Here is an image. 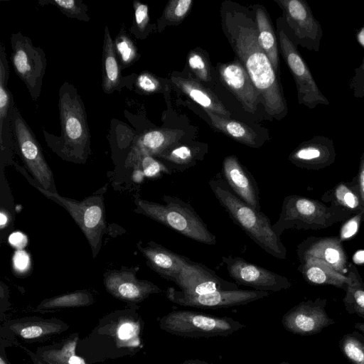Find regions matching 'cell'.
<instances>
[{"label": "cell", "instance_id": "6da1fadb", "mask_svg": "<svg viewBox=\"0 0 364 364\" xmlns=\"http://www.w3.org/2000/svg\"><path fill=\"white\" fill-rule=\"evenodd\" d=\"M225 4V3L224 2ZM223 32L261 96L267 113L283 119L288 109L277 73L260 47L256 22L242 8L223 5Z\"/></svg>", "mask_w": 364, "mask_h": 364}, {"label": "cell", "instance_id": "7a4b0ae2", "mask_svg": "<svg viewBox=\"0 0 364 364\" xmlns=\"http://www.w3.org/2000/svg\"><path fill=\"white\" fill-rule=\"evenodd\" d=\"M138 309V306H128L100 318L90 333L80 338L77 354L89 364L136 354L144 346V328Z\"/></svg>", "mask_w": 364, "mask_h": 364}, {"label": "cell", "instance_id": "3957f363", "mask_svg": "<svg viewBox=\"0 0 364 364\" xmlns=\"http://www.w3.org/2000/svg\"><path fill=\"white\" fill-rule=\"evenodd\" d=\"M60 135L45 129L43 133L50 149L65 161L85 164L91 154V135L85 105L75 87L64 82L58 93Z\"/></svg>", "mask_w": 364, "mask_h": 364}, {"label": "cell", "instance_id": "277c9868", "mask_svg": "<svg viewBox=\"0 0 364 364\" xmlns=\"http://www.w3.org/2000/svg\"><path fill=\"white\" fill-rule=\"evenodd\" d=\"M208 184L219 203L247 236L270 255L278 259L285 258L286 248L264 213L256 210L237 197L221 177L212 178Z\"/></svg>", "mask_w": 364, "mask_h": 364}, {"label": "cell", "instance_id": "5b68a950", "mask_svg": "<svg viewBox=\"0 0 364 364\" xmlns=\"http://www.w3.org/2000/svg\"><path fill=\"white\" fill-rule=\"evenodd\" d=\"M164 204L135 200V212L142 214L196 242L213 245L216 237L192 206L181 199L164 196Z\"/></svg>", "mask_w": 364, "mask_h": 364}, {"label": "cell", "instance_id": "8992f818", "mask_svg": "<svg viewBox=\"0 0 364 364\" xmlns=\"http://www.w3.org/2000/svg\"><path fill=\"white\" fill-rule=\"evenodd\" d=\"M16 167L26 176L28 181L46 198L63 206L72 216L85 235L95 258L102 245L103 235L106 230L104 196L102 193L95 194L78 201L59 195L41 188L18 165Z\"/></svg>", "mask_w": 364, "mask_h": 364}, {"label": "cell", "instance_id": "52a82bcc", "mask_svg": "<svg viewBox=\"0 0 364 364\" xmlns=\"http://www.w3.org/2000/svg\"><path fill=\"white\" fill-rule=\"evenodd\" d=\"M161 330L181 337H224L244 328L239 321L189 310H174L159 319Z\"/></svg>", "mask_w": 364, "mask_h": 364}, {"label": "cell", "instance_id": "ba28073f", "mask_svg": "<svg viewBox=\"0 0 364 364\" xmlns=\"http://www.w3.org/2000/svg\"><path fill=\"white\" fill-rule=\"evenodd\" d=\"M14 148L28 169L33 178L43 189L55 193L53 172L30 126L16 106L12 114Z\"/></svg>", "mask_w": 364, "mask_h": 364}, {"label": "cell", "instance_id": "9c48e42d", "mask_svg": "<svg viewBox=\"0 0 364 364\" xmlns=\"http://www.w3.org/2000/svg\"><path fill=\"white\" fill-rule=\"evenodd\" d=\"M10 41L12 49L10 59L14 70L26 86L31 99L36 101L41 92L46 70V53L19 31L12 33Z\"/></svg>", "mask_w": 364, "mask_h": 364}, {"label": "cell", "instance_id": "30bf717a", "mask_svg": "<svg viewBox=\"0 0 364 364\" xmlns=\"http://www.w3.org/2000/svg\"><path fill=\"white\" fill-rule=\"evenodd\" d=\"M278 41L283 58L296 83L299 104L311 109L320 105H328V100L319 89L295 43L284 29L279 30Z\"/></svg>", "mask_w": 364, "mask_h": 364}, {"label": "cell", "instance_id": "8fae6325", "mask_svg": "<svg viewBox=\"0 0 364 364\" xmlns=\"http://www.w3.org/2000/svg\"><path fill=\"white\" fill-rule=\"evenodd\" d=\"M282 9L294 42L309 51L318 52L323 35L320 22L304 0H274Z\"/></svg>", "mask_w": 364, "mask_h": 364}, {"label": "cell", "instance_id": "7c38bea8", "mask_svg": "<svg viewBox=\"0 0 364 364\" xmlns=\"http://www.w3.org/2000/svg\"><path fill=\"white\" fill-rule=\"evenodd\" d=\"M171 302L188 307L200 309H220L245 305L265 298L269 292L258 290L216 291L204 294H188L173 287L166 291Z\"/></svg>", "mask_w": 364, "mask_h": 364}, {"label": "cell", "instance_id": "4fadbf2b", "mask_svg": "<svg viewBox=\"0 0 364 364\" xmlns=\"http://www.w3.org/2000/svg\"><path fill=\"white\" fill-rule=\"evenodd\" d=\"M69 328V325L58 318L26 316L9 320L0 327V338L13 345L21 341L44 342Z\"/></svg>", "mask_w": 364, "mask_h": 364}, {"label": "cell", "instance_id": "5bb4252c", "mask_svg": "<svg viewBox=\"0 0 364 364\" xmlns=\"http://www.w3.org/2000/svg\"><path fill=\"white\" fill-rule=\"evenodd\" d=\"M138 267L107 270L103 276L107 291L113 297L128 306H135L150 295L158 294L161 289L153 282L137 278Z\"/></svg>", "mask_w": 364, "mask_h": 364}, {"label": "cell", "instance_id": "9a60e30c", "mask_svg": "<svg viewBox=\"0 0 364 364\" xmlns=\"http://www.w3.org/2000/svg\"><path fill=\"white\" fill-rule=\"evenodd\" d=\"M230 277L237 284L252 287L255 290L279 291L287 289L291 283L284 277L250 263L242 257H222Z\"/></svg>", "mask_w": 364, "mask_h": 364}, {"label": "cell", "instance_id": "2e32d148", "mask_svg": "<svg viewBox=\"0 0 364 364\" xmlns=\"http://www.w3.org/2000/svg\"><path fill=\"white\" fill-rule=\"evenodd\" d=\"M325 306L324 300L302 301L282 316V324L287 331L294 334L310 336L318 333L335 323L328 316Z\"/></svg>", "mask_w": 364, "mask_h": 364}, {"label": "cell", "instance_id": "e0dca14e", "mask_svg": "<svg viewBox=\"0 0 364 364\" xmlns=\"http://www.w3.org/2000/svg\"><path fill=\"white\" fill-rule=\"evenodd\" d=\"M173 282L180 287L181 291L188 294L239 289L236 283L223 279L205 265L195 262L186 257Z\"/></svg>", "mask_w": 364, "mask_h": 364}, {"label": "cell", "instance_id": "ac0fdd59", "mask_svg": "<svg viewBox=\"0 0 364 364\" xmlns=\"http://www.w3.org/2000/svg\"><path fill=\"white\" fill-rule=\"evenodd\" d=\"M220 81L238 100L243 109L255 113L261 96L245 67L238 60L218 66Z\"/></svg>", "mask_w": 364, "mask_h": 364}, {"label": "cell", "instance_id": "d6986e66", "mask_svg": "<svg viewBox=\"0 0 364 364\" xmlns=\"http://www.w3.org/2000/svg\"><path fill=\"white\" fill-rule=\"evenodd\" d=\"M184 135L182 130L157 129L144 132L133 143L125 161V167L133 168L144 155L157 157L179 144Z\"/></svg>", "mask_w": 364, "mask_h": 364}, {"label": "cell", "instance_id": "ffe728a7", "mask_svg": "<svg viewBox=\"0 0 364 364\" xmlns=\"http://www.w3.org/2000/svg\"><path fill=\"white\" fill-rule=\"evenodd\" d=\"M223 173L232 192L247 205L260 211L259 193L256 181L235 156L224 159Z\"/></svg>", "mask_w": 364, "mask_h": 364}, {"label": "cell", "instance_id": "44dd1931", "mask_svg": "<svg viewBox=\"0 0 364 364\" xmlns=\"http://www.w3.org/2000/svg\"><path fill=\"white\" fill-rule=\"evenodd\" d=\"M5 47L0 43V148L1 155L14 148L11 129L14 105V97L8 88L9 65Z\"/></svg>", "mask_w": 364, "mask_h": 364}, {"label": "cell", "instance_id": "7402d4cb", "mask_svg": "<svg viewBox=\"0 0 364 364\" xmlns=\"http://www.w3.org/2000/svg\"><path fill=\"white\" fill-rule=\"evenodd\" d=\"M122 67L117 57L114 40L106 26L104 30V41L102 55V87L106 94L120 90L122 87L132 85L135 75L127 77L122 75Z\"/></svg>", "mask_w": 364, "mask_h": 364}, {"label": "cell", "instance_id": "603a6c76", "mask_svg": "<svg viewBox=\"0 0 364 364\" xmlns=\"http://www.w3.org/2000/svg\"><path fill=\"white\" fill-rule=\"evenodd\" d=\"M137 247L151 269L161 277L174 281L184 264L186 257L178 255L154 241L149 242L145 246L140 242Z\"/></svg>", "mask_w": 364, "mask_h": 364}, {"label": "cell", "instance_id": "cb8c5ba5", "mask_svg": "<svg viewBox=\"0 0 364 364\" xmlns=\"http://www.w3.org/2000/svg\"><path fill=\"white\" fill-rule=\"evenodd\" d=\"M171 80L176 87L200 105L203 109L209 110L222 117L230 119V112L218 97L197 79L173 72L171 75Z\"/></svg>", "mask_w": 364, "mask_h": 364}, {"label": "cell", "instance_id": "d4e9b609", "mask_svg": "<svg viewBox=\"0 0 364 364\" xmlns=\"http://www.w3.org/2000/svg\"><path fill=\"white\" fill-rule=\"evenodd\" d=\"M333 141L324 136H315L299 145L289 160L297 166H313L331 163L335 158Z\"/></svg>", "mask_w": 364, "mask_h": 364}, {"label": "cell", "instance_id": "484cf974", "mask_svg": "<svg viewBox=\"0 0 364 364\" xmlns=\"http://www.w3.org/2000/svg\"><path fill=\"white\" fill-rule=\"evenodd\" d=\"M79 340V333H73L58 342L38 347L34 353L45 364H89L76 353Z\"/></svg>", "mask_w": 364, "mask_h": 364}, {"label": "cell", "instance_id": "4316f807", "mask_svg": "<svg viewBox=\"0 0 364 364\" xmlns=\"http://www.w3.org/2000/svg\"><path fill=\"white\" fill-rule=\"evenodd\" d=\"M255 22L258 41L271 61L274 70L279 72V50L277 37L271 21L263 6H257L255 10Z\"/></svg>", "mask_w": 364, "mask_h": 364}, {"label": "cell", "instance_id": "83f0119b", "mask_svg": "<svg viewBox=\"0 0 364 364\" xmlns=\"http://www.w3.org/2000/svg\"><path fill=\"white\" fill-rule=\"evenodd\" d=\"M204 110L208 115L213 127L216 129L246 146L254 148L260 146L255 132L245 124L222 117L209 110Z\"/></svg>", "mask_w": 364, "mask_h": 364}, {"label": "cell", "instance_id": "f1b7e54d", "mask_svg": "<svg viewBox=\"0 0 364 364\" xmlns=\"http://www.w3.org/2000/svg\"><path fill=\"white\" fill-rule=\"evenodd\" d=\"M93 303L94 297L90 291L85 289L77 290L43 299L36 306L35 311L83 307Z\"/></svg>", "mask_w": 364, "mask_h": 364}, {"label": "cell", "instance_id": "f546056e", "mask_svg": "<svg viewBox=\"0 0 364 364\" xmlns=\"http://www.w3.org/2000/svg\"><path fill=\"white\" fill-rule=\"evenodd\" d=\"M200 149L188 145L178 144L157 156L171 165V168L183 171L196 164Z\"/></svg>", "mask_w": 364, "mask_h": 364}, {"label": "cell", "instance_id": "4dcf8cb0", "mask_svg": "<svg viewBox=\"0 0 364 364\" xmlns=\"http://www.w3.org/2000/svg\"><path fill=\"white\" fill-rule=\"evenodd\" d=\"M114 50L122 69L127 68L140 58L138 48L123 26L114 40Z\"/></svg>", "mask_w": 364, "mask_h": 364}, {"label": "cell", "instance_id": "1f68e13d", "mask_svg": "<svg viewBox=\"0 0 364 364\" xmlns=\"http://www.w3.org/2000/svg\"><path fill=\"white\" fill-rule=\"evenodd\" d=\"M304 274L308 281L317 284H333L338 287L348 285L349 279L343 277L337 273H330V271L321 267L313 259H306L302 269Z\"/></svg>", "mask_w": 364, "mask_h": 364}, {"label": "cell", "instance_id": "d6a6232c", "mask_svg": "<svg viewBox=\"0 0 364 364\" xmlns=\"http://www.w3.org/2000/svg\"><path fill=\"white\" fill-rule=\"evenodd\" d=\"M342 354L352 364H364V334L353 331L343 336L339 341Z\"/></svg>", "mask_w": 364, "mask_h": 364}, {"label": "cell", "instance_id": "836d02e7", "mask_svg": "<svg viewBox=\"0 0 364 364\" xmlns=\"http://www.w3.org/2000/svg\"><path fill=\"white\" fill-rule=\"evenodd\" d=\"M193 4L192 0H171L166 6L158 19V31L161 32L167 25L180 23L186 16Z\"/></svg>", "mask_w": 364, "mask_h": 364}, {"label": "cell", "instance_id": "e575fe53", "mask_svg": "<svg viewBox=\"0 0 364 364\" xmlns=\"http://www.w3.org/2000/svg\"><path fill=\"white\" fill-rule=\"evenodd\" d=\"M343 302L349 314H355L364 319V285L357 278L350 277Z\"/></svg>", "mask_w": 364, "mask_h": 364}, {"label": "cell", "instance_id": "d590c367", "mask_svg": "<svg viewBox=\"0 0 364 364\" xmlns=\"http://www.w3.org/2000/svg\"><path fill=\"white\" fill-rule=\"evenodd\" d=\"M134 18L132 26L129 28L131 34L139 40L145 39L153 26L150 23V18L148 5L139 1H133Z\"/></svg>", "mask_w": 364, "mask_h": 364}, {"label": "cell", "instance_id": "8d00e7d4", "mask_svg": "<svg viewBox=\"0 0 364 364\" xmlns=\"http://www.w3.org/2000/svg\"><path fill=\"white\" fill-rule=\"evenodd\" d=\"M42 6L51 4L69 18L88 22L90 17L87 14V7L81 0H41L38 1Z\"/></svg>", "mask_w": 364, "mask_h": 364}, {"label": "cell", "instance_id": "74e56055", "mask_svg": "<svg viewBox=\"0 0 364 364\" xmlns=\"http://www.w3.org/2000/svg\"><path fill=\"white\" fill-rule=\"evenodd\" d=\"M189 69L199 81L208 82L211 80L207 58L201 51L191 50L187 58Z\"/></svg>", "mask_w": 364, "mask_h": 364}, {"label": "cell", "instance_id": "f35d334b", "mask_svg": "<svg viewBox=\"0 0 364 364\" xmlns=\"http://www.w3.org/2000/svg\"><path fill=\"white\" fill-rule=\"evenodd\" d=\"M134 86L136 92L144 95L161 92L163 90L159 78L147 71L136 76Z\"/></svg>", "mask_w": 364, "mask_h": 364}, {"label": "cell", "instance_id": "ab89813d", "mask_svg": "<svg viewBox=\"0 0 364 364\" xmlns=\"http://www.w3.org/2000/svg\"><path fill=\"white\" fill-rule=\"evenodd\" d=\"M135 165L140 166L144 176L147 178H157L161 173H171V172L166 165L150 155L143 156Z\"/></svg>", "mask_w": 364, "mask_h": 364}, {"label": "cell", "instance_id": "60d3db41", "mask_svg": "<svg viewBox=\"0 0 364 364\" xmlns=\"http://www.w3.org/2000/svg\"><path fill=\"white\" fill-rule=\"evenodd\" d=\"M350 87L355 97H363L364 91V56L360 65L355 69V74L350 80Z\"/></svg>", "mask_w": 364, "mask_h": 364}, {"label": "cell", "instance_id": "b9f144b4", "mask_svg": "<svg viewBox=\"0 0 364 364\" xmlns=\"http://www.w3.org/2000/svg\"><path fill=\"white\" fill-rule=\"evenodd\" d=\"M12 264L13 268L17 274H24L30 268L29 255L26 251L18 250L13 256Z\"/></svg>", "mask_w": 364, "mask_h": 364}, {"label": "cell", "instance_id": "7bdbcfd3", "mask_svg": "<svg viewBox=\"0 0 364 364\" xmlns=\"http://www.w3.org/2000/svg\"><path fill=\"white\" fill-rule=\"evenodd\" d=\"M323 257L328 264L334 266H338L341 262L339 250L333 247H328L323 250Z\"/></svg>", "mask_w": 364, "mask_h": 364}, {"label": "cell", "instance_id": "ee69618b", "mask_svg": "<svg viewBox=\"0 0 364 364\" xmlns=\"http://www.w3.org/2000/svg\"><path fill=\"white\" fill-rule=\"evenodd\" d=\"M9 242L14 247L18 250H22L27 245L28 238L21 232H14L10 235Z\"/></svg>", "mask_w": 364, "mask_h": 364}, {"label": "cell", "instance_id": "f6af8a7d", "mask_svg": "<svg viewBox=\"0 0 364 364\" xmlns=\"http://www.w3.org/2000/svg\"><path fill=\"white\" fill-rule=\"evenodd\" d=\"M9 303V290L6 284L1 282L0 284V316L2 320L4 314L8 310Z\"/></svg>", "mask_w": 364, "mask_h": 364}, {"label": "cell", "instance_id": "bcb514c9", "mask_svg": "<svg viewBox=\"0 0 364 364\" xmlns=\"http://www.w3.org/2000/svg\"><path fill=\"white\" fill-rule=\"evenodd\" d=\"M358 220L353 218L346 223L341 230V237L343 239L349 238L354 235L358 230Z\"/></svg>", "mask_w": 364, "mask_h": 364}, {"label": "cell", "instance_id": "7dc6e473", "mask_svg": "<svg viewBox=\"0 0 364 364\" xmlns=\"http://www.w3.org/2000/svg\"><path fill=\"white\" fill-rule=\"evenodd\" d=\"M341 202L345 203L350 208H356L359 203L357 196L349 189H348Z\"/></svg>", "mask_w": 364, "mask_h": 364}, {"label": "cell", "instance_id": "c3c4849f", "mask_svg": "<svg viewBox=\"0 0 364 364\" xmlns=\"http://www.w3.org/2000/svg\"><path fill=\"white\" fill-rule=\"evenodd\" d=\"M11 346L13 344L9 341L0 338V364H10L6 357V348Z\"/></svg>", "mask_w": 364, "mask_h": 364}, {"label": "cell", "instance_id": "681fc988", "mask_svg": "<svg viewBox=\"0 0 364 364\" xmlns=\"http://www.w3.org/2000/svg\"><path fill=\"white\" fill-rule=\"evenodd\" d=\"M14 346H16L21 348L22 350H23L31 358L33 364H45L37 358V356L35 355L34 352L28 349L26 347L22 346L21 343L16 342L14 343Z\"/></svg>", "mask_w": 364, "mask_h": 364}, {"label": "cell", "instance_id": "f907efd6", "mask_svg": "<svg viewBox=\"0 0 364 364\" xmlns=\"http://www.w3.org/2000/svg\"><path fill=\"white\" fill-rule=\"evenodd\" d=\"M133 168H134L133 175H132L133 180L137 183L141 182L144 177V173H143L141 168H140V166L139 165H135L133 167Z\"/></svg>", "mask_w": 364, "mask_h": 364}, {"label": "cell", "instance_id": "816d5d0a", "mask_svg": "<svg viewBox=\"0 0 364 364\" xmlns=\"http://www.w3.org/2000/svg\"><path fill=\"white\" fill-rule=\"evenodd\" d=\"M9 220V214L4 209H1L0 212V227L3 230L8 224Z\"/></svg>", "mask_w": 364, "mask_h": 364}, {"label": "cell", "instance_id": "f5cc1de1", "mask_svg": "<svg viewBox=\"0 0 364 364\" xmlns=\"http://www.w3.org/2000/svg\"><path fill=\"white\" fill-rule=\"evenodd\" d=\"M353 260L357 264L364 263V251L360 250L357 252L353 256Z\"/></svg>", "mask_w": 364, "mask_h": 364}, {"label": "cell", "instance_id": "db71d44e", "mask_svg": "<svg viewBox=\"0 0 364 364\" xmlns=\"http://www.w3.org/2000/svg\"><path fill=\"white\" fill-rule=\"evenodd\" d=\"M176 364H213L204 360H198V359H189L183 361L181 363H176Z\"/></svg>", "mask_w": 364, "mask_h": 364}, {"label": "cell", "instance_id": "11a10c76", "mask_svg": "<svg viewBox=\"0 0 364 364\" xmlns=\"http://www.w3.org/2000/svg\"><path fill=\"white\" fill-rule=\"evenodd\" d=\"M354 328L364 334V323L358 322L355 323L353 326Z\"/></svg>", "mask_w": 364, "mask_h": 364}, {"label": "cell", "instance_id": "9f6ffc18", "mask_svg": "<svg viewBox=\"0 0 364 364\" xmlns=\"http://www.w3.org/2000/svg\"><path fill=\"white\" fill-rule=\"evenodd\" d=\"M279 364H291V363H287V362H282V363H279Z\"/></svg>", "mask_w": 364, "mask_h": 364}]
</instances>
